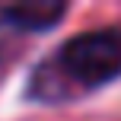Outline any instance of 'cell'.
<instances>
[{
    "label": "cell",
    "instance_id": "cell-2",
    "mask_svg": "<svg viewBox=\"0 0 121 121\" xmlns=\"http://www.w3.org/2000/svg\"><path fill=\"white\" fill-rule=\"evenodd\" d=\"M67 13L64 0H19V3L0 6V26L22 32H45L57 26Z\"/></svg>",
    "mask_w": 121,
    "mask_h": 121
},
{
    "label": "cell",
    "instance_id": "cell-1",
    "mask_svg": "<svg viewBox=\"0 0 121 121\" xmlns=\"http://www.w3.org/2000/svg\"><path fill=\"white\" fill-rule=\"evenodd\" d=\"M121 77V29H92L67 38L51 60L35 67L29 96L35 102L54 105L80 92L99 89Z\"/></svg>",
    "mask_w": 121,
    "mask_h": 121
},
{
    "label": "cell",
    "instance_id": "cell-3",
    "mask_svg": "<svg viewBox=\"0 0 121 121\" xmlns=\"http://www.w3.org/2000/svg\"><path fill=\"white\" fill-rule=\"evenodd\" d=\"M10 57H13V51L0 45V77H3V70H6V64H10Z\"/></svg>",
    "mask_w": 121,
    "mask_h": 121
}]
</instances>
